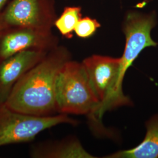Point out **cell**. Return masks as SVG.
<instances>
[{
	"mask_svg": "<svg viewBox=\"0 0 158 158\" xmlns=\"http://www.w3.org/2000/svg\"><path fill=\"white\" fill-rule=\"evenodd\" d=\"M70 60L71 55L68 49L57 46L19 80L5 104L19 113L40 117L55 115L57 113V77Z\"/></svg>",
	"mask_w": 158,
	"mask_h": 158,
	"instance_id": "1",
	"label": "cell"
},
{
	"mask_svg": "<svg viewBox=\"0 0 158 158\" xmlns=\"http://www.w3.org/2000/svg\"><path fill=\"white\" fill-rule=\"evenodd\" d=\"M60 114L97 115L100 102L82 62L69 60L60 70L55 88Z\"/></svg>",
	"mask_w": 158,
	"mask_h": 158,
	"instance_id": "2",
	"label": "cell"
},
{
	"mask_svg": "<svg viewBox=\"0 0 158 158\" xmlns=\"http://www.w3.org/2000/svg\"><path fill=\"white\" fill-rule=\"evenodd\" d=\"M100 102L97 115L110 109L131 104L123 90L121 58L93 55L82 62Z\"/></svg>",
	"mask_w": 158,
	"mask_h": 158,
	"instance_id": "3",
	"label": "cell"
},
{
	"mask_svg": "<svg viewBox=\"0 0 158 158\" xmlns=\"http://www.w3.org/2000/svg\"><path fill=\"white\" fill-rule=\"evenodd\" d=\"M67 114L40 117L19 113L0 104V147L32 141L43 131L60 124L76 125Z\"/></svg>",
	"mask_w": 158,
	"mask_h": 158,
	"instance_id": "4",
	"label": "cell"
},
{
	"mask_svg": "<svg viewBox=\"0 0 158 158\" xmlns=\"http://www.w3.org/2000/svg\"><path fill=\"white\" fill-rule=\"evenodd\" d=\"M0 16L6 28L28 27L49 31L57 19L54 0H12Z\"/></svg>",
	"mask_w": 158,
	"mask_h": 158,
	"instance_id": "5",
	"label": "cell"
},
{
	"mask_svg": "<svg viewBox=\"0 0 158 158\" xmlns=\"http://www.w3.org/2000/svg\"><path fill=\"white\" fill-rule=\"evenodd\" d=\"M155 25V14L131 12L127 15L123 26L126 42L124 53L120 57L121 76L123 80L127 71L142 51L148 47L158 45L151 36Z\"/></svg>",
	"mask_w": 158,
	"mask_h": 158,
	"instance_id": "6",
	"label": "cell"
},
{
	"mask_svg": "<svg viewBox=\"0 0 158 158\" xmlns=\"http://www.w3.org/2000/svg\"><path fill=\"white\" fill-rule=\"evenodd\" d=\"M58 46L52 31L28 27H10L0 34V62L28 50L49 52Z\"/></svg>",
	"mask_w": 158,
	"mask_h": 158,
	"instance_id": "7",
	"label": "cell"
},
{
	"mask_svg": "<svg viewBox=\"0 0 158 158\" xmlns=\"http://www.w3.org/2000/svg\"><path fill=\"white\" fill-rule=\"evenodd\" d=\"M49 52L22 51L0 62V104H5L14 85Z\"/></svg>",
	"mask_w": 158,
	"mask_h": 158,
	"instance_id": "8",
	"label": "cell"
},
{
	"mask_svg": "<svg viewBox=\"0 0 158 158\" xmlns=\"http://www.w3.org/2000/svg\"><path fill=\"white\" fill-rule=\"evenodd\" d=\"M147 134L140 144L132 149L121 151L108 155L107 158H158V115L146 124Z\"/></svg>",
	"mask_w": 158,
	"mask_h": 158,
	"instance_id": "9",
	"label": "cell"
},
{
	"mask_svg": "<svg viewBox=\"0 0 158 158\" xmlns=\"http://www.w3.org/2000/svg\"><path fill=\"white\" fill-rule=\"evenodd\" d=\"M76 143L60 144L53 147H36L31 151L32 158H70L80 155Z\"/></svg>",
	"mask_w": 158,
	"mask_h": 158,
	"instance_id": "10",
	"label": "cell"
},
{
	"mask_svg": "<svg viewBox=\"0 0 158 158\" xmlns=\"http://www.w3.org/2000/svg\"><path fill=\"white\" fill-rule=\"evenodd\" d=\"M81 9L79 6L64 8L61 15L57 18L54 25L66 38H72L76 25L81 18Z\"/></svg>",
	"mask_w": 158,
	"mask_h": 158,
	"instance_id": "11",
	"label": "cell"
},
{
	"mask_svg": "<svg viewBox=\"0 0 158 158\" xmlns=\"http://www.w3.org/2000/svg\"><path fill=\"white\" fill-rule=\"evenodd\" d=\"M100 27V23L95 19L90 17L81 18L76 25L74 32L79 38L87 39L95 34Z\"/></svg>",
	"mask_w": 158,
	"mask_h": 158,
	"instance_id": "12",
	"label": "cell"
},
{
	"mask_svg": "<svg viewBox=\"0 0 158 158\" xmlns=\"http://www.w3.org/2000/svg\"><path fill=\"white\" fill-rule=\"evenodd\" d=\"M7 0H0V12L2 11L4 6L6 5Z\"/></svg>",
	"mask_w": 158,
	"mask_h": 158,
	"instance_id": "13",
	"label": "cell"
},
{
	"mask_svg": "<svg viewBox=\"0 0 158 158\" xmlns=\"http://www.w3.org/2000/svg\"><path fill=\"white\" fill-rule=\"evenodd\" d=\"M6 29V27H5V26H4V23H3L2 21L1 17L0 16V34H1V32H2L4 29Z\"/></svg>",
	"mask_w": 158,
	"mask_h": 158,
	"instance_id": "14",
	"label": "cell"
}]
</instances>
